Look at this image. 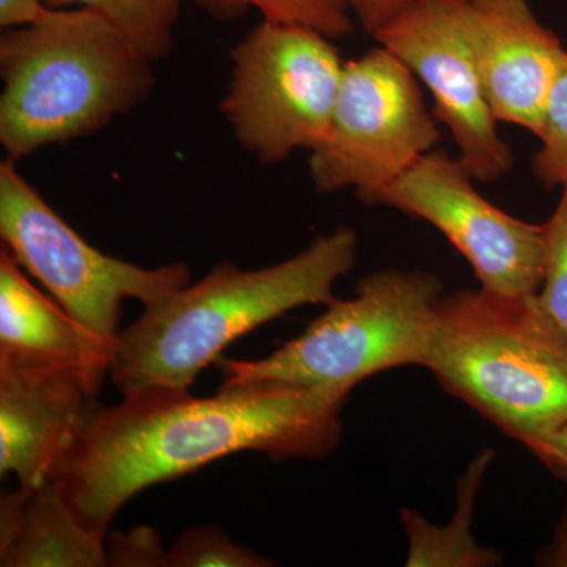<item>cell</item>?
Wrapping results in <instances>:
<instances>
[{
  "label": "cell",
  "mask_w": 567,
  "mask_h": 567,
  "mask_svg": "<svg viewBox=\"0 0 567 567\" xmlns=\"http://www.w3.org/2000/svg\"><path fill=\"white\" fill-rule=\"evenodd\" d=\"M230 61L221 110L238 144L262 164L315 151L330 130L344 73L333 40L306 25L262 20Z\"/></svg>",
  "instance_id": "obj_6"
},
{
  "label": "cell",
  "mask_w": 567,
  "mask_h": 567,
  "mask_svg": "<svg viewBox=\"0 0 567 567\" xmlns=\"http://www.w3.org/2000/svg\"><path fill=\"white\" fill-rule=\"evenodd\" d=\"M0 566L106 567V539L82 524L55 477L0 499Z\"/></svg>",
  "instance_id": "obj_14"
},
{
  "label": "cell",
  "mask_w": 567,
  "mask_h": 567,
  "mask_svg": "<svg viewBox=\"0 0 567 567\" xmlns=\"http://www.w3.org/2000/svg\"><path fill=\"white\" fill-rule=\"evenodd\" d=\"M14 164H0L2 248L93 334L114 346L123 301L134 298L151 308L189 284L186 264L144 268L89 245Z\"/></svg>",
  "instance_id": "obj_7"
},
{
  "label": "cell",
  "mask_w": 567,
  "mask_h": 567,
  "mask_svg": "<svg viewBox=\"0 0 567 567\" xmlns=\"http://www.w3.org/2000/svg\"><path fill=\"white\" fill-rule=\"evenodd\" d=\"M213 20H240L257 10L265 21L286 22L316 29L331 40L353 32L352 13L346 0H194Z\"/></svg>",
  "instance_id": "obj_17"
},
{
  "label": "cell",
  "mask_w": 567,
  "mask_h": 567,
  "mask_svg": "<svg viewBox=\"0 0 567 567\" xmlns=\"http://www.w3.org/2000/svg\"><path fill=\"white\" fill-rule=\"evenodd\" d=\"M537 137L540 148L533 155V174L546 189L567 188V51L548 93Z\"/></svg>",
  "instance_id": "obj_18"
},
{
  "label": "cell",
  "mask_w": 567,
  "mask_h": 567,
  "mask_svg": "<svg viewBox=\"0 0 567 567\" xmlns=\"http://www.w3.org/2000/svg\"><path fill=\"white\" fill-rule=\"evenodd\" d=\"M544 279L537 298L548 316L567 334V188L547 223Z\"/></svg>",
  "instance_id": "obj_20"
},
{
  "label": "cell",
  "mask_w": 567,
  "mask_h": 567,
  "mask_svg": "<svg viewBox=\"0 0 567 567\" xmlns=\"http://www.w3.org/2000/svg\"><path fill=\"white\" fill-rule=\"evenodd\" d=\"M350 390L265 382L221 386L215 395L123 398L93 410L55 470L82 524L103 539L133 496L241 451L274 461H322L342 436Z\"/></svg>",
  "instance_id": "obj_1"
},
{
  "label": "cell",
  "mask_w": 567,
  "mask_h": 567,
  "mask_svg": "<svg viewBox=\"0 0 567 567\" xmlns=\"http://www.w3.org/2000/svg\"><path fill=\"white\" fill-rule=\"evenodd\" d=\"M358 235L349 227L320 235L305 251L270 267L245 270L219 264L145 308L118 331L110 377L123 398L186 393L205 368L241 336L306 305L333 303L334 284L357 262Z\"/></svg>",
  "instance_id": "obj_2"
},
{
  "label": "cell",
  "mask_w": 567,
  "mask_h": 567,
  "mask_svg": "<svg viewBox=\"0 0 567 567\" xmlns=\"http://www.w3.org/2000/svg\"><path fill=\"white\" fill-rule=\"evenodd\" d=\"M551 475L567 481V423L524 443Z\"/></svg>",
  "instance_id": "obj_22"
},
{
  "label": "cell",
  "mask_w": 567,
  "mask_h": 567,
  "mask_svg": "<svg viewBox=\"0 0 567 567\" xmlns=\"http://www.w3.org/2000/svg\"><path fill=\"white\" fill-rule=\"evenodd\" d=\"M47 10L41 0H0V25L10 29L31 24L40 20Z\"/></svg>",
  "instance_id": "obj_24"
},
{
  "label": "cell",
  "mask_w": 567,
  "mask_h": 567,
  "mask_svg": "<svg viewBox=\"0 0 567 567\" xmlns=\"http://www.w3.org/2000/svg\"><path fill=\"white\" fill-rule=\"evenodd\" d=\"M442 141L415 74L383 47L344 63L330 130L309 156L320 193L353 188L365 205Z\"/></svg>",
  "instance_id": "obj_8"
},
{
  "label": "cell",
  "mask_w": 567,
  "mask_h": 567,
  "mask_svg": "<svg viewBox=\"0 0 567 567\" xmlns=\"http://www.w3.org/2000/svg\"><path fill=\"white\" fill-rule=\"evenodd\" d=\"M106 559L111 567H166L167 550L155 529L140 527L107 536Z\"/></svg>",
  "instance_id": "obj_21"
},
{
  "label": "cell",
  "mask_w": 567,
  "mask_h": 567,
  "mask_svg": "<svg viewBox=\"0 0 567 567\" xmlns=\"http://www.w3.org/2000/svg\"><path fill=\"white\" fill-rule=\"evenodd\" d=\"M494 458V451L484 450L458 481L456 514L446 527H435L412 509L401 511V520L409 537L405 566L486 567L503 563L499 551L481 547L472 535L477 488L484 472Z\"/></svg>",
  "instance_id": "obj_15"
},
{
  "label": "cell",
  "mask_w": 567,
  "mask_h": 567,
  "mask_svg": "<svg viewBox=\"0 0 567 567\" xmlns=\"http://www.w3.org/2000/svg\"><path fill=\"white\" fill-rule=\"evenodd\" d=\"M442 298L434 274L375 271L358 282L353 298L324 306L303 333L268 357L221 358V386L276 380L352 391L380 372L423 365Z\"/></svg>",
  "instance_id": "obj_5"
},
{
  "label": "cell",
  "mask_w": 567,
  "mask_h": 567,
  "mask_svg": "<svg viewBox=\"0 0 567 567\" xmlns=\"http://www.w3.org/2000/svg\"><path fill=\"white\" fill-rule=\"evenodd\" d=\"M114 346L40 292L11 254L0 251V364L82 365L110 375Z\"/></svg>",
  "instance_id": "obj_13"
},
{
  "label": "cell",
  "mask_w": 567,
  "mask_h": 567,
  "mask_svg": "<svg viewBox=\"0 0 567 567\" xmlns=\"http://www.w3.org/2000/svg\"><path fill=\"white\" fill-rule=\"evenodd\" d=\"M104 377L73 364H0V473L20 486L54 476L96 409Z\"/></svg>",
  "instance_id": "obj_11"
},
{
  "label": "cell",
  "mask_w": 567,
  "mask_h": 567,
  "mask_svg": "<svg viewBox=\"0 0 567 567\" xmlns=\"http://www.w3.org/2000/svg\"><path fill=\"white\" fill-rule=\"evenodd\" d=\"M152 63L87 9H50L0 39V145L18 163L102 132L148 99Z\"/></svg>",
  "instance_id": "obj_3"
},
{
  "label": "cell",
  "mask_w": 567,
  "mask_h": 567,
  "mask_svg": "<svg viewBox=\"0 0 567 567\" xmlns=\"http://www.w3.org/2000/svg\"><path fill=\"white\" fill-rule=\"evenodd\" d=\"M470 0H415L374 39L424 82L434 117L453 136L458 162L475 181L491 183L514 167L496 130L472 43Z\"/></svg>",
  "instance_id": "obj_10"
},
{
  "label": "cell",
  "mask_w": 567,
  "mask_h": 567,
  "mask_svg": "<svg viewBox=\"0 0 567 567\" xmlns=\"http://www.w3.org/2000/svg\"><path fill=\"white\" fill-rule=\"evenodd\" d=\"M413 2L415 0H346L350 13L372 37L382 31L402 11L409 9Z\"/></svg>",
  "instance_id": "obj_23"
},
{
  "label": "cell",
  "mask_w": 567,
  "mask_h": 567,
  "mask_svg": "<svg viewBox=\"0 0 567 567\" xmlns=\"http://www.w3.org/2000/svg\"><path fill=\"white\" fill-rule=\"evenodd\" d=\"M472 43L496 121L539 133L548 93L566 54L528 0H470Z\"/></svg>",
  "instance_id": "obj_12"
},
{
  "label": "cell",
  "mask_w": 567,
  "mask_h": 567,
  "mask_svg": "<svg viewBox=\"0 0 567 567\" xmlns=\"http://www.w3.org/2000/svg\"><path fill=\"white\" fill-rule=\"evenodd\" d=\"M423 368L524 445L567 423V334L535 295H443Z\"/></svg>",
  "instance_id": "obj_4"
},
{
  "label": "cell",
  "mask_w": 567,
  "mask_h": 567,
  "mask_svg": "<svg viewBox=\"0 0 567 567\" xmlns=\"http://www.w3.org/2000/svg\"><path fill=\"white\" fill-rule=\"evenodd\" d=\"M458 158L431 151L383 186L368 205H383L440 230L472 265L483 289L535 295L544 279L546 229L507 215L476 192Z\"/></svg>",
  "instance_id": "obj_9"
},
{
  "label": "cell",
  "mask_w": 567,
  "mask_h": 567,
  "mask_svg": "<svg viewBox=\"0 0 567 567\" xmlns=\"http://www.w3.org/2000/svg\"><path fill=\"white\" fill-rule=\"evenodd\" d=\"M50 9H87L110 22L151 62L167 58L183 0H41Z\"/></svg>",
  "instance_id": "obj_16"
},
{
  "label": "cell",
  "mask_w": 567,
  "mask_h": 567,
  "mask_svg": "<svg viewBox=\"0 0 567 567\" xmlns=\"http://www.w3.org/2000/svg\"><path fill=\"white\" fill-rule=\"evenodd\" d=\"M537 565L548 567H567V511L555 527L550 544L537 555Z\"/></svg>",
  "instance_id": "obj_25"
},
{
  "label": "cell",
  "mask_w": 567,
  "mask_h": 567,
  "mask_svg": "<svg viewBox=\"0 0 567 567\" xmlns=\"http://www.w3.org/2000/svg\"><path fill=\"white\" fill-rule=\"evenodd\" d=\"M271 558L235 544L219 525L186 529L167 550L166 567H271Z\"/></svg>",
  "instance_id": "obj_19"
}]
</instances>
